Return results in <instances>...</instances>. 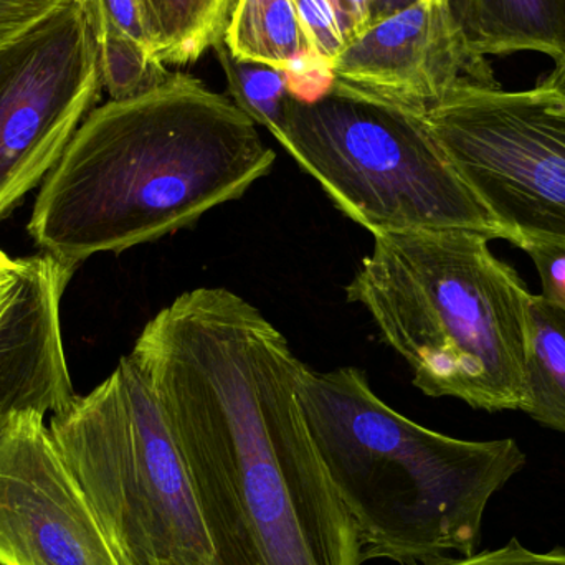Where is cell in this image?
Instances as JSON below:
<instances>
[{"label":"cell","instance_id":"cell-1","mask_svg":"<svg viewBox=\"0 0 565 565\" xmlns=\"http://www.w3.org/2000/svg\"><path fill=\"white\" fill-rule=\"evenodd\" d=\"M129 355L184 458L214 565H362L299 404L305 362L257 306L182 292Z\"/></svg>","mask_w":565,"mask_h":565},{"label":"cell","instance_id":"cell-2","mask_svg":"<svg viewBox=\"0 0 565 565\" xmlns=\"http://www.w3.org/2000/svg\"><path fill=\"white\" fill-rule=\"evenodd\" d=\"M257 125L194 76L96 106L46 175L30 237L76 268L198 224L274 169Z\"/></svg>","mask_w":565,"mask_h":565},{"label":"cell","instance_id":"cell-3","mask_svg":"<svg viewBox=\"0 0 565 565\" xmlns=\"http://www.w3.org/2000/svg\"><path fill=\"white\" fill-rule=\"evenodd\" d=\"M298 397L358 531L362 564L477 553L488 503L527 463L514 438L460 440L415 424L358 367L318 372L305 364Z\"/></svg>","mask_w":565,"mask_h":565},{"label":"cell","instance_id":"cell-4","mask_svg":"<svg viewBox=\"0 0 565 565\" xmlns=\"http://www.w3.org/2000/svg\"><path fill=\"white\" fill-rule=\"evenodd\" d=\"M345 288L428 397L484 412L526 407V349L533 292L478 232L372 235Z\"/></svg>","mask_w":565,"mask_h":565},{"label":"cell","instance_id":"cell-5","mask_svg":"<svg viewBox=\"0 0 565 565\" xmlns=\"http://www.w3.org/2000/svg\"><path fill=\"white\" fill-rule=\"evenodd\" d=\"M49 430L119 565H214L184 458L131 355Z\"/></svg>","mask_w":565,"mask_h":565},{"label":"cell","instance_id":"cell-6","mask_svg":"<svg viewBox=\"0 0 565 565\" xmlns=\"http://www.w3.org/2000/svg\"><path fill=\"white\" fill-rule=\"evenodd\" d=\"M274 138L345 217L372 235L460 228L510 244L424 115L332 85L312 102L288 96Z\"/></svg>","mask_w":565,"mask_h":565},{"label":"cell","instance_id":"cell-7","mask_svg":"<svg viewBox=\"0 0 565 565\" xmlns=\"http://www.w3.org/2000/svg\"><path fill=\"white\" fill-rule=\"evenodd\" d=\"M425 125L510 244L565 250V85L465 83L424 115Z\"/></svg>","mask_w":565,"mask_h":565},{"label":"cell","instance_id":"cell-8","mask_svg":"<svg viewBox=\"0 0 565 565\" xmlns=\"http://www.w3.org/2000/svg\"><path fill=\"white\" fill-rule=\"evenodd\" d=\"M102 89L76 0L0 45V222L58 164Z\"/></svg>","mask_w":565,"mask_h":565},{"label":"cell","instance_id":"cell-9","mask_svg":"<svg viewBox=\"0 0 565 565\" xmlns=\"http://www.w3.org/2000/svg\"><path fill=\"white\" fill-rule=\"evenodd\" d=\"M0 565H119L33 408L0 427Z\"/></svg>","mask_w":565,"mask_h":565},{"label":"cell","instance_id":"cell-10","mask_svg":"<svg viewBox=\"0 0 565 565\" xmlns=\"http://www.w3.org/2000/svg\"><path fill=\"white\" fill-rule=\"evenodd\" d=\"M331 73L335 88L415 115L465 83H500L471 52L451 0H418L379 20L345 45Z\"/></svg>","mask_w":565,"mask_h":565},{"label":"cell","instance_id":"cell-11","mask_svg":"<svg viewBox=\"0 0 565 565\" xmlns=\"http://www.w3.org/2000/svg\"><path fill=\"white\" fill-rule=\"evenodd\" d=\"M75 271L52 257L20 258L0 308V427L20 411L56 412L73 397L60 302Z\"/></svg>","mask_w":565,"mask_h":565},{"label":"cell","instance_id":"cell-12","mask_svg":"<svg viewBox=\"0 0 565 565\" xmlns=\"http://www.w3.org/2000/svg\"><path fill=\"white\" fill-rule=\"evenodd\" d=\"M475 55L536 52L563 62L565 0H451Z\"/></svg>","mask_w":565,"mask_h":565},{"label":"cell","instance_id":"cell-13","mask_svg":"<svg viewBox=\"0 0 565 565\" xmlns=\"http://www.w3.org/2000/svg\"><path fill=\"white\" fill-rule=\"evenodd\" d=\"M224 42L235 58L285 73L316 58L292 0H235Z\"/></svg>","mask_w":565,"mask_h":565},{"label":"cell","instance_id":"cell-14","mask_svg":"<svg viewBox=\"0 0 565 565\" xmlns=\"http://www.w3.org/2000/svg\"><path fill=\"white\" fill-rule=\"evenodd\" d=\"M524 414L565 435V311L544 295L530 305Z\"/></svg>","mask_w":565,"mask_h":565},{"label":"cell","instance_id":"cell-15","mask_svg":"<svg viewBox=\"0 0 565 565\" xmlns=\"http://www.w3.org/2000/svg\"><path fill=\"white\" fill-rule=\"evenodd\" d=\"M152 53L189 65L224 40L235 0H142Z\"/></svg>","mask_w":565,"mask_h":565},{"label":"cell","instance_id":"cell-16","mask_svg":"<svg viewBox=\"0 0 565 565\" xmlns=\"http://www.w3.org/2000/svg\"><path fill=\"white\" fill-rule=\"evenodd\" d=\"M95 42L102 86L113 102L148 95L179 76V72L159 62L148 46L118 30H108Z\"/></svg>","mask_w":565,"mask_h":565},{"label":"cell","instance_id":"cell-17","mask_svg":"<svg viewBox=\"0 0 565 565\" xmlns=\"http://www.w3.org/2000/svg\"><path fill=\"white\" fill-rule=\"evenodd\" d=\"M227 79L231 99L255 122L277 135L289 96L288 76L282 70L262 63L242 62L232 55L224 40L214 46Z\"/></svg>","mask_w":565,"mask_h":565},{"label":"cell","instance_id":"cell-18","mask_svg":"<svg viewBox=\"0 0 565 565\" xmlns=\"http://www.w3.org/2000/svg\"><path fill=\"white\" fill-rule=\"evenodd\" d=\"M76 2L82 7L95 39L108 30H118L148 46L152 52L142 0H76Z\"/></svg>","mask_w":565,"mask_h":565},{"label":"cell","instance_id":"cell-19","mask_svg":"<svg viewBox=\"0 0 565 565\" xmlns=\"http://www.w3.org/2000/svg\"><path fill=\"white\" fill-rule=\"evenodd\" d=\"M316 58L331 66L345 49L332 0H292Z\"/></svg>","mask_w":565,"mask_h":565},{"label":"cell","instance_id":"cell-20","mask_svg":"<svg viewBox=\"0 0 565 565\" xmlns=\"http://www.w3.org/2000/svg\"><path fill=\"white\" fill-rule=\"evenodd\" d=\"M417 565H565V547L537 553L527 550L518 540L493 551L475 553L471 556L438 557Z\"/></svg>","mask_w":565,"mask_h":565},{"label":"cell","instance_id":"cell-21","mask_svg":"<svg viewBox=\"0 0 565 565\" xmlns=\"http://www.w3.org/2000/svg\"><path fill=\"white\" fill-rule=\"evenodd\" d=\"M72 0H0V45L22 35Z\"/></svg>","mask_w":565,"mask_h":565},{"label":"cell","instance_id":"cell-22","mask_svg":"<svg viewBox=\"0 0 565 565\" xmlns=\"http://www.w3.org/2000/svg\"><path fill=\"white\" fill-rule=\"evenodd\" d=\"M540 277L541 295L556 302L565 311V250L551 247L527 248Z\"/></svg>","mask_w":565,"mask_h":565},{"label":"cell","instance_id":"cell-23","mask_svg":"<svg viewBox=\"0 0 565 565\" xmlns=\"http://www.w3.org/2000/svg\"><path fill=\"white\" fill-rule=\"evenodd\" d=\"M345 45L371 26L372 0H332Z\"/></svg>","mask_w":565,"mask_h":565},{"label":"cell","instance_id":"cell-24","mask_svg":"<svg viewBox=\"0 0 565 565\" xmlns=\"http://www.w3.org/2000/svg\"><path fill=\"white\" fill-rule=\"evenodd\" d=\"M19 274L20 258L19 260H12L9 255L0 250V308H2L3 302L7 301L10 292H12Z\"/></svg>","mask_w":565,"mask_h":565},{"label":"cell","instance_id":"cell-25","mask_svg":"<svg viewBox=\"0 0 565 565\" xmlns=\"http://www.w3.org/2000/svg\"><path fill=\"white\" fill-rule=\"evenodd\" d=\"M415 2H418V0H372L371 25L414 6Z\"/></svg>","mask_w":565,"mask_h":565},{"label":"cell","instance_id":"cell-26","mask_svg":"<svg viewBox=\"0 0 565 565\" xmlns=\"http://www.w3.org/2000/svg\"><path fill=\"white\" fill-rule=\"evenodd\" d=\"M551 73H553V75L556 76V78L559 79V82H563L565 85V56L563 62L556 63V68H554Z\"/></svg>","mask_w":565,"mask_h":565}]
</instances>
